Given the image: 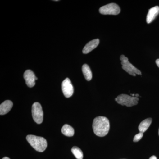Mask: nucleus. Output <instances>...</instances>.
<instances>
[{
  "label": "nucleus",
  "instance_id": "8",
  "mask_svg": "<svg viewBox=\"0 0 159 159\" xmlns=\"http://www.w3.org/2000/svg\"><path fill=\"white\" fill-rule=\"evenodd\" d=\"M24 77L26 84L29 88H32L35 85V76L33 72L31 70H27L25 72Z\"/></svg>",
  "mask_w": 159,
  "mask_h": 159
},
{
  "label": "nucleus",
  "instance_id": "12",
  "mask_svg": "<svg viewBox=\"0 0 159 159\" xmlns=\"http://www.w3.org/2000/svg\"><path fill=\"white\" fill-rule=\"evenodd\" d=\"M152 122V119L151 118H148L142 121L139 126V129L140 132L143 133L145 132L150 126Z\"/></svg>",
  "mask_w": 159,
  "mask_h": 159
},
{
  "label": "nucleus",
  "instance_id": "11",
  "mask_svg": "<svg viewBox=\"0 0 159 159\" xmlns=\"http://www.w3.org/2000/svg\"><path fill=\"white\" fill-rule=\"evenodd\" d=\"M13 106V103L9 100H6L0 105V115H4L8 113Z\"/></svg>",
  "mask_w": 159,
  "mask_h": 159
},
{
  "label": "nucleus",
  "instance_id": "20",
  "mask_svg": "<svg viewBox=\"0 0 159 159\" xmlns=\"http://www.w3.org/2000/svg\"><path fill=\"white\" fill-rule=\"evenodd\" d=\"M158 134H159V131H158Z\"/></svg>",
  "mask_w": 159,
  "mask_h": 159
},
{
  "label": "nucleus",
  "instance_id": "5",
  "mask_svg": "<svg viewBox=\"0 0 159 159\" xmlns=\"http://www.w3.org/2000/svg\"><path fill=\"white\" fill-rule=\"evenodd\" d=\"M31 112L34 122L37 124L42 123L43 119V112L41 105L39 102H35L33 103Z\"/></svg>",
  "mask_w": 159,
  "mask_h": 159
},
{
  "label": "nucleus",
  "instance_id": "16",
  "mask_svg": "<svg viewBox=\"0 0 159 159\" xmlns=\"http://www.w3.org/2000/svg\"><path fill=\"white\" fill-rule=\"evenodd\" d=\"M143 136V133L142 132H139L134 137L133 141L134 142H138L142 139Z\"/></svg>",
  "mask_w": 159,
  "mask_h": 159
},
{
  "label": "nucleus",
  "instance_id": "3",
  "mask_svg": "<svg viewBox=\"0 0 159 159\" xmlns=\"http://www.w3.org/2000/svg\"><path fill=\"white\" fill-rule=\"evenodd\" d=\"M115 100L119 104L130 107L138 104L139 98L138 97H133L126 94H122L118 96L115 99Z\"/></svg>",
  "mask_w": 159,
  "mask_h": 159
},
{
  "label": "nucleus",
  "instance_id": "15",
  "mask_svg": "<svg viewBox=\"0 0 159 159\" xmlns=\"http://www.w3.org/2000/svg\"><path fill=\"white\" fill-rule=\"evenodd\" d=\"M72 153L77 159H83V153L82 151L77 146H74L71 149Z\"/></svg>",
  "mask_w": 159,
  "mask_h": 159
},
{
  "label": "nucleus",
  "instance_id": "19",
  "mask_svg": "<svg viewBox=\"0 0 159 159\" xmlns=\"http://www.w3.org/2000/svg\"><path fill=\"white\" fill-rule=\"evenodd\" d=\"M2 159H10V158H9V157H4V158H3Z\"/></svg>",
  "mask_w": 159,
  "mask_h": 159
},
{
  "label": "nucleus",
  "instance_id": "1",
  "mask_svg": "<svg viewBox=\"0 0 159 159\" xmlns=\"http://www.w3.org/2000/svg\"><path fill=\"white\" fill-rule=\"evenodd\" d=\"M93 128L94 133L97 136L104 137L107 135L109 131V121L105 117H96L93 122Z\"/></svg>",
  "mask_w": 159,
  "mask_h": 159
},
{
  "label": "nucleus",
  "instance_id": "6",
  "mask_svg": "<svg viewBox=\"0 0 159 159\" xmlns=\"http://www.w3.org/2000/svg\"><path fill=\"white\" fill-rule=\"evenodd\" d=\"M99 12L103 15H116L120 13V9L116 3H110L101 7L99 9Z\"/></svg>",
  "mask_w": 159,
  "mask_h": 159
},
{
  "label": "nucleus",
  "instance_id": "4",
  "mask_svg": "<svg viewBox=\"0 0 159 159\" xmlns=\"http://www.w3.org/2000/svg\"><path fill=\"white\" fill-rule=\"evenodd\" d=\"M120 59L121 61L122 69L127 72L129 74L133 76H136L137 74H142L141 71L129 62L127 57H125L124 55H122L120 56Z\"/></svg>",
  "mask_w": 159,
  "mask_h": 159
},
{
  "label": "nucleus",
  "instance_id": "17",
  "mask_svg": "<svg viewBox=\"0 0 159 159\" xmlns=\"http://www.w3.org/2000/svg\"><path fill=\"white\" fill-rule=\"evenodd\" d=\"M156 63L157 66L159 68V59H157L156 61Z\"/></svg>",
  "mask_w": 159,
  "mask_h": 159
},
{
  "label": "nucleus",
  "instance_id": "9",
  "mask_svg": "<svg viewBox=\"0 0 159 159\" xmlns=\"http://www.w3.org/2000/svg\"><path fill=\"white\" fill-rule=\"evenodd\" d=\"M99 40L95 39L89 42L83 49V53L84 54H88L93 51L99 44Z\"/></svg>",
  "mask_w": 159,
  "mask_h": 159
},
{
  "label": "nucleus",
  "instance_id": "10",
  "mask_svg": "<svg viewBox=\"0 0 159 159\" xmlns=\"http://www.w3.org/2000/svg\"><path fill=\"white\" fill-rule=\"evenodd\" d=\"M159 13V7L156 6L148 10V14L146 17V22L148 24H150L153 21Z\"/></svg>",
  "mask_w": 159,
  "mask_h": 159
},
{
  "label": "nucleus",
  "instance_id": "2",
  "mask_svg": "<svg viewBox=\"0 0 159 159\" xmlns=\"http://www.w3.org/2000/svg\"><path fill=\"white\" fill-rule=\"evenodd\" d=\"M26 139L29 144L35 150L39 152L44 151L48 146L47 140L43 137L28 135L26 137Z\"/></svg>",
  "mask_w": 159,
  "mask_h": 159
},
{
  "label": "nucleus",
  "instance_id": "7",
  "mask_svg": "<svg viewBox=\"0 0 159 159\" xmlns=\"http://www.w3.org/2000/svg\"><path fill=\"white\" fill-rule=\"evenodd\" d=\"M62 90L65 97L70 98L74 93V87L72 85L71 80L68 78H66L62 83Z\"/></svg>",
  "mask_w": 159,
  "mask_h": 159
},
{
  "label": "nucleus",
  "instance_id": "18",
  "mask_svg": "<svg viewBox=\"0 0 159 159\" xmlns=\"http://www.w3.org/2000/svg\"><path fill=\"white\" fill-rule=\"evenodd\" d=\"M149 159H157V158L155 156H152Z\"/></svg>",
  "mask_w": 159,
  "mask_h": 159
},
{
  "label": "nucleus",
  "instance_id": "14",
  "mask_svg": "<svg viewBox=\"0 0 159 159\" xmlns=\"http://www.w3.org/2000/svg\"><path fill=\"white\" fill-rule=\"evenodd\" d=\"M82 70L85 79L88 81L91 80L92 79L93 75L89 66L87 64L83 65L82 66Z\"/></svg>",
  "mask_w": 159,
  "mask_h": 159
},
{
  "label": "nucleus",
  "instance_id": "13",
  "mask_svg": "<svg viewBox=\"0 0 159 159\" xmlns=\"http://www.w3.org/2000/svg\"><path fill=\"white\" fill-rule=\"evenodd\" d=\"M61 132L64 135L67 137H72L74 134V128L70 125L65 124L63 126L61 129Z\"/></svg>",
  "mask_w": 159,
  "mask_h": 159
}]
</instances>
